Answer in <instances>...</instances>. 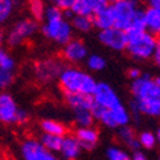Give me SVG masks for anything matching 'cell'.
<instances>
[{"mask_svg":"<svg viewBox=\"0 0 160 160\" xmlns=\"http://www.w3.org/2000/svg\"><path fill=\"white\" fill-rule=\"evenodd\" d=\"M109 7L113 17V27L123 32L144 29V9L138 0H122Z\"/></svg>","mask_w":160,"mask_h":160,"instance_id":"6da1fadb","label":"cell"},{"mask_svg":"<svg viewBox=\"0 0 160 160\" xmlns=\"http://www.w3.org/2000/svg\"><path fill=\"white\" fill-rule=\"evenodd\" d=\"M58 84L65 94L92 95L95 89L97 82L85 70L76 66H68L60 72Z\"/></svg>","mask_w":160,"mask_h":160,"instance_id":"7a4b0ae2","label":"cell"},{"mask_svg":"<svg viewBox=\"0 0 160 160\" xmlns=\"http://www.w3.org/2000/svg\"><path fill=\"white\" fill-rule=\"evenodd\" d=\"M127 53L137 61L149 60L154 56L156 50V38L145 29H136L126 32Z\"/></svg>","mask_w":160,"mask_h":160,"instance_id":"3957f363","label":"cell"},{"mask_svg":"<svg viewBox=\"0 0 160 160\" xmlns=\"http://www.w3.org/2000/svg\"><path fill=\"white\" fill-rule=\"evenodd\" d=\"M90 112L94 119L101 121L106 127H109V128H119V127L127 126L131 119L130 112L122 104L113 109H104L103 107L93 103Z\"/></svg>","mask_w":160,"mask_h":160,"instance_id":"277c9868","label":"cell"},{"mask_svg":"<svg viewBox=\"0 0 160 160\" xmlns=\"http://www.w3.org/2000/svg\"><path fill=\"white\" fill-rule=\"evenodd\" d=\"M42 34L53 41L57 45H66L69 41L72 39L74 29L70 24L69 21L65 19V15L61 18H56V19H47L45 21L42 28Z\"/></svg>","mask_w":160,"mask_h":160,"instance_id":"5b68a950","label":"cell"},{"mask_svg":"<svg viewBox=\"0 0 160 160\" xmlns=\"http://www.w3.org/2000/svg\"><path fill=\"white\" fill-rule=\"evenodd\" d=\"M131 93L133 101L137 102H160V87L155 79L148 74H142L138 79L132 80Z\"/></svg>","mask_w":160,"mask_h":160,"instance_id":"8992f818","label":"cell"},{"mask_svg":"<svg viewBox=\"0 0 160 160\" xmlns=\"http://www.w3.org/2000/svg\"><path fill=\"white\" fill-rule=\"evenodd\" d=\"M38 31V23L34 19L24 18L18 21L8 33V43L13 47L22 45L24 41L32 38Z\"/></svg>","mask_w":160,"mask_h":160,"instance_id":"52a82bcc","label":"cell"},{"mask_svg":"<svg viewBox=\"0 0 160 160\" xmlns=\"http://www.w3.org/2000/svg\"><path fill=\"white\" fill-rule=\"evenodd\" d=\"M92 98L95 104L103 107L104 109H113L122 104L117 92L108 83L104 82H99V83L97 82Z\"/></svg>","mask_w":160,"mask_h":160,"instance_id":"ba28073f","label":"cell"},{"mask_svg":"<svg viewBox=\"0 0 160 160\" xmlns=\"http://www.w3.org/2000/svg\"><path fill=\"white\" fill-rule=\"evenodd\" d=\"M21 155L23 160H58L55 154L46 150L38 138L28 137L21 144Z\"/></svg>","mask_w":160,"mask_h":160,"instance_id":"9c48e42d","label":"cell"},{"mask_svg":"<svg viewBox=\"0 0 160 160\" xmlns=\"http://www.w3.org/2000/svg\"><path fill=\"white\" fill-rule=\"evenodd\" d=\"M98 39L103 46L113 51H122L126 48L127 36L126 32L118 29L116 27H111L108 29L99 31Z\"/></svg>","mask_w":160,"mask_h":160,"instance_id":"30bf717a","label":"cell"},{"mask_svg":"<svg viewBox=\"0 0 160 160\" xmlns=\"http://www.w3.org/2000/svg\"><path fill=\"white\" fill-rule=\"evenodd\" d=\"M62 69L64 66L60 60L47 58V60H43V61L37 62L34 72L39 82L47 83V82H52L55 79H58V75L62 71Z\"/></svg>","mask_w":160,"mask_h":160,"instance_id":"8fae6325","label":"cell"},{"mask_svg":"<svg viewBox=\"0 0 160 160\" xmlns=\"http://www.w3.org/2000/svg\"><path fill=\"white\" fill-rule=\"evenodd\" d=\"M61 55L64 60L71 64L82 62L88 57V47L85 43L79 38H72L66 45H64Z\"/></svg>","mask_w":160,"mask_h":160,"instance_id":"7c38bea8","label":"cell"},{"mask_svg":"<svg viewBox=\"0 0 160 160\" xmlns=\"http://www.w3.org/2000/svg\"><path fill=\"white\" fill-rule=\"evenodd\" d=\"M18 106L14 98L9 93L0 94V122L2 123H15L18 113Z\"/></svg>","mask_w":160,"mask_h":160,"instance_id":"4fadbf2b","label":"cell"},{"mask_svg":"<svg viewBox=\"0 0 160 160\" xmlns=\"http://www.w3.org/2000/svg\"><path fill=\"white\" fill-rule=\"evenodd\" d=\"M75 138L82 148V150H92L95 148L98 140H99V133L98 130L92 127H79L75 131Z\"/></svg>","mask_w":160,"mask_h":160,"instance_id":"5bb4252c","label":"cell"},{"mask_svg":"<svg viewBox=\"0 0 160 160\" xmlns=\"http://www.w3.org/2000/svg\"><path fill=\"white\" fill-rule=\"evenodd\" d=\"M131 111L137 118L138 114H144L154 118H160V102H137L131 103Z\"/></svg>","mask_w":160,"mask_h":160,"instance_id":"9a60e30c","label":"cell"},{"mask_svg":"<svg viewBox=\"0 0 160 160\" xmlns=\"http://www.w3.org/2000/svg\"><path fill=\"white\" fill-rule=\"evenodd\" d=\"M60 152L64 156L65 160H76L82 152V148H80L78 140L72 135H66L62 137V144Z\"/></svg>","mask_w":160,"mask_h":160,"instance_id":"2e32d148","label":"cell"},{"mask_svg":"<svg viewBox=\"0 0 160 160\" xmlns=\"http://www.w3.org/2000/svg\"><path fill=\"white\" fill-rule=\"evenodd\" d=\"M144 29L152 36H160V10L150 7L144 9Z\"/></svg>","mask_w":160,"mask_h":160,"instance_id":"e0dca14e","label":"cell"},{"mask_svg":"<svg viewBox=\"0 0 160 160\" xmlns=\"http://www.w3.org/2000/svg\"><path fill=\"white\" fill-rule=\"evenodd\" d=\"M92 17H93L92 18L93 27L98 28L99 31L108 29V28L113 27V17H112V12H111V7L109 5H107L102 10L94 13Z\"/></svg>","mask_w":160,"mask_h":160,"instance_id":"ac0fdd59","label":"cell"},{"mask_svg":"<svg viewBox=\"0 0 160 160\" xmlns=\"http://www.w3.org/2000/svg\"><path fill=\"white\" fill-rule=\"evenodd\" d=\"M65 99L72 111H76V109L90 111L94 103L92 95H85V94H65Z\"/></svg>","mask_w":160,"mask_h":160,"instance_id":"d6986e66","label":"cell"},{"mask_svg":"<svg viewBox=\"0 0 160 160\" xmlns=\"http://www.w3.org/2000/svg\"><path fill=\"white\" fill-rule=\"evenodd\" d=\"M117 136L133 152L135 151H140V148H141V146H140V142H138V140L136 137V133H135V131H133L132 127H130L128 125L127 126H123V127H119Z\"/></svg>","mask_w":160,"mask_h":160,"instance_id":"ffe728a7","label":"cell"},{"mask_svg":"<svg viewBox=\"0 0 160 160\" xmlns=\"http://www.w3.org/2000/svg\"><path fill=\"white\" fill-rule=\"evenodd\" d=\"M41 130L43 131V133H48V135H55V136H60L64 137L68 133V127L60 121L56 119H51V118H46L41 121Z\"/></svg>","mask_w":160,"mask_h":160,"instance_id":"44dd1931","label":"cell"},{"mask_svg":"<svg viewBox=\"0 0 160 160\" xmlns=\"http://www.w3.org/2000/svg\"><path fill=\"white\" fill-rule=\"evenodd\" d=\"M70 24L74 31L80 33H87L93 28L92 17H87V15H71Z\"/></svg>","mask_w":160,"mask_h":160,"instance_id":"7402d4cb","label":"cell"},{"mask_svg":"<svg viewBox=\"0 0 160 160\" xmlns=\"http://www.w3.org/2000/svg\"><path fill=\"white\" fill-rule=\"evenodd\" d=\"M39 142L42 144V146L46 150H48L52 154L60 152L61 144H62V137L55 136V135H48V133H42L41 138H39Z\"/></svg>","mask_w":160,"mask_h":160,"instance_id":"603a6c76","label":"cell"},{"mask_svg":"<svg viewBox=\"0 0 160 160\" xmlns=\"http://www.w3.org/2000/svg\"><path fill=\"white\" fill-rule=\"evenodd\" d=\"M74 122L79 127H92L94 123V117L88 109H76L74 111Z\"/></svg>","mask_w":160,"mask_h":160,"instance_id":"cb8c5ba5","label":"cell"},{"mask_svg":"<svg viewBox=\"0 0 160 160\" xmlns=\"http://www.w3.org/2000/svg\"><path fill=\"white\" fill-rule=\"evenodd\" d=\"M85 64L90 71H102L107 66L106 58L102 55H97V53L88 55V57L85 58Z\"/></svg>","mask_w":160,"mask_h":160,"instance_id":"d4e9b609","label":"cell"},{"mask_svg":"<svg viewBox=\"0 0 160 160\" xmlns=\"http://www.w3.org/2000/svg\"><path fill=\"white\" fill-rule=\"evenodd\" d=\"M70 12L72 15H87V17L93 15L89 5V0H75Z\"/></svg>","mask_w":160,"mask_h":160,"instance_id":"484cf974","label":"cell"},{"mask_svg":"<svg viewBox=\"0 0 160 160\" xmlns=\"http://www.w3.org/2000/svg\"><path fill=\"white\" fill-rule=\"evenodd\" d=\"M15 0H0V24L5 23L14 12Z\"/></svg>","mask_w":160,"mask_h":160,"instance_id":"4316f807","label":"cell"},{"mask_svg":"<svg viewBox=\"0 0 160 160\" xmlns=\"http://www.w3.org/2000/svg\"><path fill=\"white\" fill-rule=\"evenodd\" d=\"M28 4H29V12L36 22L43 19L45 10H46L43 0H29Z\"/></svg>","mask_w":160,"mask_h":160,"instance_id":"83f0119b","label":"cell"},{"mask_svg":"<svg viewBox=\"0 0 160 160\" xmlns=\"http://www.w3.org/2000/svg\"><path fill=\"white\" fill-rule=\"evenodd\" d=\"M137 140L140 142V146H142L145 149H152L158 142L156 137H155V133H152L151 131H142L141 133L138 135Z\"/></svg>","mask_w":160,"mask_h":160,"instance_id":"f1b7e54d","label":"cell"},{"mask_svg":"<svg viewBox=\"0 0 160 160\" xmlns=\"http://www.w3.org/2000/svg\"><path fill=\"white\" fill-rule=\"evenodd\" d=\"M107 160H131V156L121 148L111 146L107 149Z\"/></svg>","mask_w":160,"mask_h":160,"instance_id":"f546056e","label":"cell"},{"mask_svg":"<svg viewBox=\"0 0 160 160\" xmlns=\"http://www.w3.org/2000/svg\"><path fill=\"white\" fill-rule=\"evenodd\" d=\"M15 66V61L14 58L3 48H0V69L3 70H9V71H13Z\"/></svg>","mask_w":160,"mask_h":160,"instance_id":"4dcf8cb0","label":"cell"},{"mask_svg":"<svg viewBox=\"0 0 160 160\" xmlns=\"http://www.w3.org/2000/svg\"><path fill=\"white\" fill-rule=\"evenodd\" d=\"M13 79H14L13 71L0 69V89L8 88V87L13 83Z\"/></svg>","mask_w":160,"mask_h":160,"instance_id":"1f68e13d","label":"cell"},{"mask_svg":"<svg viewBox=\"0 0 160 160\" xmlns=\"http://www.w3.org/2000/svg\"><path fill=\"white\" fill-rule=\"evenodd\" d=\"M75 0H52L53 7L58 8L60 10H70Z\"/></svg>","mask_w":160,"mask_h":160,"instance_id":"d6a6232c","label":"cell"},{"mask_svg":"<svg viewBox=\"0 0 160 160\" xmlns=\"http://www.w3.org/2000/svg\"><path fill=\"white\" fill-rule=\"evenodd\" d=\"M89 5H90V9H92V13H97L99 10H102L103 8H106L108 4L106 0H89Z\"/></svg>","mask_w":160,"mask_h":160,"instance_id":"836d02e7","label":"cell"},{"mask_svg":"<svg viewBox=\"0 0 160 160\" xmlns=\"http://www.w3.org/2000/svg\"><path fill=\"white\" fill-rule=\"evenodd\" d=\"M28 119H29L28 112L24 111V109L19 108V109H18V113H17V117H15V123H18V125H24V123L28 121Z\"/></svg>","mask_w":160,"mask_h":160,"instance_id":"e575fe53","label":"cell"},{"mask_svg":"<svg viewBox=\"0 0 160 160\" xmlns=\"http://www.w3.org/2000/svg\"><path fill=\"white\" fill-rule=\"evenodd\" d=\"M127 75H128V78L131 80H136V79H138L140 76L142 75V72L138 68H130L128 71H127Z\"/></svg>","mask_w":160,"mask_h":160,"instance_id":"d590c367","label":"cell"},{"mask_svg":"<svg viewBox=\"0 0 160 160\" xmlns=\"http://www.w3.org/2000/svg\"><path fill=\"white\" fill-rule=\"evenodd\" d=\"M154 60L158 66H160V37L159 39H156V50H155V53H154Z\"/></svg>","mask_w":160,"mask_h":160,"instance_id":"8d00e7d4","label":"cell"},{"mask_svg":"<svg viewBox=\"0 0 160 160\" xmlns=\"http://www.w3.org/2000/svg\"><path fill=\"white\" fill-rule=\"evenodd\" d=\"M131 160H148V158L141 151H135L133 155L131 156Z\"/></svg>","mask_w":160,"mask_h":160,"instance_id":"74e56055","label":"cell"},{"mask_svg":"<svg viewBox=\"0 0 160 160\" xmlns=\"http://www.w3.org/2000/svg\"><path fill=\"white\" fill-rule=\"evenodd\" d=\"M148 4L150 8H155L160 10V0H148Z\"/></svg>","mask_w":160,"mask_h":160,"instance_id":"f35d334b","label":"cell"},{"mask_svg":"<svg viewBox=\"0 0 160 160\" xmlns=\"http://www.w3.org/2000/svg\"><path fill=\"white\" fill-rule=\"evenodd\" d=\"M107 4L108 5H112V4H116V3H119V2H122V0H106Z\"/></svg>","mask_w":160,"mask_h":160,"instance_id":"ab89813d","label":"cell"},{"mask_svg":"<svg viewBox=\"0 0 160 160\" xmlns=\"http://www.w3.org/2000/svg\"><path fill=\"white\" fill-rule=\"evenodd\" d=\"M155 137H156V141L160 142V127L158 128V131H156V133H155Z\"/></svg>","mask_w":160,"mask_h":160,"instance_id":"60d3db41","label":"cell"},{"mask_svg":"<svg viewBox=\"0 0 160 160\" xmlns=\"http://www.w3.org/2000/svg\"><path fill=\"white\" fill-rule=\"evenodd\" d=\"M154 79H155V82H156V84H158V85L160 87V76H155Z\"/></svg>","mask_w":160,"mask_h":160,"instance_id":"b9f144b4","label":"cell"},{"mask_svg":"<svg viewBox=\"0 0 160 160\" xmlns=\"http://www.w3.org/2000/svg\"><path fill=\"white\" fill-rule=\"evenodd\" d=\"M2 39H3V33H2V29H0V42H2Z\"/></svg>","mask_w":160,"mask_h":160,"instance_id":"7bdbcfd3","label":"cell"}]
</instances>
